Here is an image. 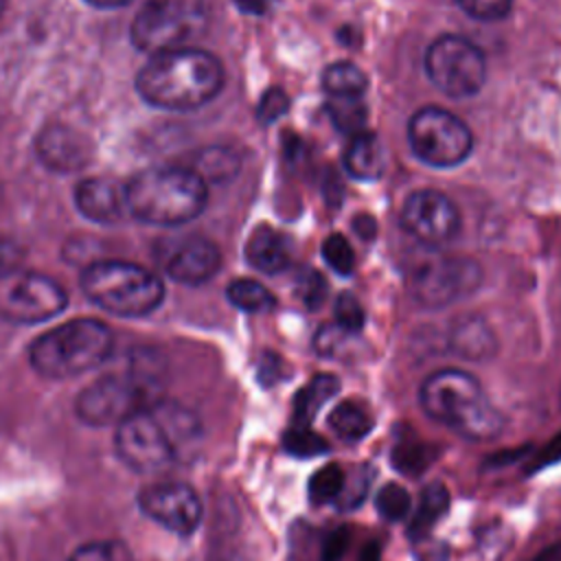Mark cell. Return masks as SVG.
I'll list each match as a JSON object with an SVG mask.
<instances>
[{
	"label": "cell",
	"instance_id": "cell-28",
	"mask_svg": "<svg viewBox=\"0 0 561 561\" xmlns=\"http://www.w3.org/2000/svg\"><path fill=\"white\" fill-rule=\"evenodd\" d=\"M344 480H346V473L337 462H327L324 467H320L307 484V493H309L311 504L335 502L342 493Z\"/></svg>",
	"mask_w": 561,
	"mask_h": 561
},
{
	"label": "cell",
	"instance_id": "cell-26",
	"mask_svg": "<svg viewBox=\"0 0 561 561\" xmlns=\"http://www.w3.org/2000/svg\"><path fill=\"white\" fill-rule=\"evenodd\" d=\"M226 296L237 309L248 311V313H263V311H270L276 305L274 296L261 283H256L254 278H234V280H230V285L226 289Z\"/></svg>",
	"mask_w": 561,
	"mask_h": 561
},
{
	"label": "cell",
	"instance_id": "cell-44",
	"mask_svg": "<svg viewBox=\"0 0 561 561\" xmlns=\"http://www.w3.org/2000/svg\"><path fill=\"white\" fill-rule=\"evenodd\" d=\"M234 4H237L243 13L261 15V13H265V11H267L270 0H234Z\"/></svg>",
	"mask_w": 561,
	"mask_h": 561
},
{
	"label": "cell",
	"instance_id": "cell-48",
	"mask_svg": "<svg viewBox=\"0 0 561 561\" xmlns=\"http://www.w3.org/2000/svg\"><path fill=\"white\" fill-rule=\"evenodd\" d=\"M85 2H90L92 7H99V9H116V7H123L131 0H85Z\"/></svg>",
	"mask_w": 561,
	"mask_h": 561
},
{
	"label": "cell",
	"instance_id": "cell-2",
	"mask_svg": "<svg viewBox=\"0 0 561 561\" xmlns=\"http://www.w3.org/2000/svg\"><path fill=\"white\" fill-rule=\"evenodd\" d=\"M224 85L221 61L191 46L169 48L151 55L136 77V90L160 110H195L213 101Z\"/></svg>",
	"mask_w": 561,
	"mask_h": 561
},
{
	"label": "cell",
	"instance_id": "cell-13",
	"mask_svg": "<svg viewBox=\"0 0 561 561\" xmlns=\"http://www.w3.org/2000/svg\"><path fill=\"white\" fill-rule=\"evenodd\" d=\"M136 502L142 515L182 537L195 533L204 515V506L195 489L178 480H160L142 486Z\"/></svg>",
	"mask_w": 561,
	"mask_h": 561
},
{
	"label": "cell",
	"instance_id": "cell-14",
	"mask_svg": "<svg viewBox=\"0 0 561 561\" xmlns=\"http://www.w3.org/2000/svg\"><path fill=\"white\" fill-rule=\"evenodd\" d=\"M401 226L425 245H443L456 237L460 213L440 191L423 188L408 195L401 208Z\"/></svg>",
	"mask_w": 561,
	"mask_h": 561
},
{
	"label": "cell",
	"instance_id": "cell-21",
	"mask_svg": "<svg viewBox=\"0 0 561 561\" xmlns=\"http://www.w3.org/2000/svg\"><path fill=\"white\" fill-rule=\"evenodd\" d=\"M344 169L355 180H377L383 171V149L379 138L370 131L351 136L344 151Z\"/></svg>",
	"mask_w": 561,
	"mask_h": 561
},
{
	"label": "cell",
	"instance_id": "cell-37",
	"mask_svg": "<svg viewBox=\"0 0 561 561\" xmlns=\"http://www.w3.org/2000/svg\"><path fill=\"white\" fill-rule=\"evenodd\" d=\"M456 4L476 20L493 22L502 20L511 11L513 0H456Z\"/></svg>",
	"mask_w": 561,
	"mask_h": 561
},
{
	"label": "cell",
	"instance_id": "cell-23",
	"mask_svg": "<svg viewBox=\"0 0 561 561\" xmlns=\"http://www.w3.org/2000/svg\"><path fill=\"white\" fill-rule=\"evenodd\" d=\"M449 508V493L440 482H432L421 491L419 504L414 508V515L408 526V537L410 541L421 539L430 535L432 526L447 513Z\"/></svg>",
	"mask_w": 561,
	"mask_h": 561
},
{
	"label": "cell",
	"instance_id": "cell-35",
	"mask_svg": "<svg viewBox=\"0 0 561 561\" xmlns=\"http://www.w3.org/2000/svg\"><path fill=\"white\" fill-rule=\"evenodd\" d=\"M333 316H335V324L344 331V333H357L364 327V307L359 305V300L353 294H340L333 307Z\"/></svg>",
	"mask_w": 561,
	"mask_h": 561
},
{
	"label": "cell",
	"instance_id": "cell-5",
	"mask_svg": "<svg viewBox=\"0 0 561 561\" xmlns=\"http://www.w3.org/2000/svg\"><path fill=\"white\" fill-rule=\"evenodd\" d=\"M114 348L107 324L77 318L42 333L28 348V362L44 379H70L101 366Z\"/></svg>",
	"mask_w": 561,
	"mask_h": 561
},
{
	"label": "cell",
	"instance_id": "cell-6",
	"mask_svg": "<svg viewBox=\"0 0 561 561\" xmlns=\"http://www.w3.org/2000/svg\"><path fill=\"white\" fill-rule=\"evenodd\" d=\"M83 294L123 318H140L156 311L164 298L162 280L142 265L129 261H96L81 274Z\"/></svg>",
	"mask_w": 561,
	"mask_h": 561
},
{
	"label": "cell",
	"instance_id": "cell-8",
	"mask_svg": "<svg viewBox=\"0 0 561 561\" xmlns=\"http://www.w3.org/2000/svg\"><path fill=\"white\" fill-rule=\"evenodd\" d=\"M206 24V0H145L131 22V44L149 55L180 48Z\"/></svg>",
	"mask_w": 561,
	"mask_h": 561
},
{
	"label": "cell",
	"instance_id": "cell-1",
	"mask_svg": "<svg viewBox=\"0 0 561 561\" xmlns=\"http://www.w3.org/2000/svg\"><path fill=\"white\" fill-rule=\"evenodd\" d=\"M197 438L199 421L193 412L180 403L158 399L116 425L114 449L118 460L136 473H162Z\"/></svg>",
	"mask_w": 561,
	"mask_h": 561
},
{
	"label": "cell",
	"instance_id": "cell-49",
	"mask_svg": "<svg viewBox=\"0 0 561 561\" xmlns=\"http://www.w3.org/2000/svg\"><path fill=\"white\" fill-rule=\"evenodd\" d=\"M4 2H7V0H0V13H2V9H4Z\"/></svg>",
	"mask_w": 561,
	"mask_h": 561
},
{
	"label": "cell",
	"instance_id": "cell-36",
	"mask_svg": "<svg viewBox=\"0 0 561 561\" xmlns=\"http://www.w3.org/2000/svg\"><path fill=\"white\" fill-rule=\"evenodd\" d=\"M296 296L307 309H318L327 296V283L316 270H302L296 278Z\"/></svg>",
	"mask_w": 561,
	"mask_h": 561
},
{
	"label": "cell",
	"instance_id": "cell-7",
	"mask_svg": "<svg viewBox=\"0 0 561 561\" xmlns=\"http://www.w3.org/2000/svg\"><path fill=\"white\" fill-rule=\"evenodd\" d=\"M160 397L158 375L153 370L129 368L110 373L83 388L75 399V414L92 427L118 425L129 414L156 403Z\"/></svg>",
	"mask_w": 561,
	"mask_h": 561
},
{
	"label": "cell",
	"instance_id": "cell-16",
	"mask_svg": "<svg viewBox=\"0 0 561 561\" xmlns=\"http://www.w3.org/2000/svg\"><path fill=\"white\" fill-rule=\"evenodd\" d=\"M39 160L53 171H77L90 160V142L75 129L48 125L35 140Z\"/></svg>",
	"mask_w": 561,
	"mask_h": 561
},
{
	"label": "cell",
	"instance_id": "cell-33",
	"mask_svg": "<svg viewBox=\"0 0 561 561\" xmlns=\"http://www.w3.org/2000/svg\"><path fill=\"white\" fill-rule=\"evenodd\" d=\"M322 259L335 274H351L355 267V250L351 241L337 232L329 234L322 243Z\"/></svg>",
	"mask_w": 561,
	"mask_h": 561
},
{
	"label": "cell",
	"instance_id": "cell-32",
	"mask_svg": "<svg viewBox=\"0 0 561 561\" xmlns=\"http://www.w3.org/2000/svg\"><path fill=\"white\" fill-rule=\"evenodd\" d=\"M375 508L377 513L388 519V522H399L408 515L410 511V495L401 484L388 482L377 491L375 497Z\"/></svg>",
	"mask_w": 561,
	"mask_h": 561
},
{
	"label": "cell",
	"instance_id": "cell-40",
	"mask_svg": "<svg viewBox=\"0 0 561 561\" xmlns=\"http://www.w3.org/2000/svg\"><path fill=\"white\" fill-rule=\"evenodd\" d=\"M561 460V432H557L530 460V465L526 467V473H535V471H541L550 465H557Z\"/></svg>",
	"mask_w": 561,
	"mask_h": 561
},
{
	"label": "cell",
	"instance_id": "cell-3",
	"mask_svg": "<svg viewBox=\"0 0 561 561\" xmlns=\"http://www.w3.org/2000/svg\"><path fill=\"white\" fill-rule=\"evenodd\" d=\"M427 416L469 440H491L504 430V416L493 408L480 381L465 370L432 373L419 392Z\"/></svg>",
	"mask_w": 561,
	"mask_h": 561
},
{
	"label": "cell",
	"instance_id": "cell-19",
	"mask_svg": "<svg viewBox=\"0 0 561 561\" xmlns=\"http://www.w3.org/2000/svg\"><path fill=\"white\" fill-rule=\"evenodd\" d=\"M436 458V449L425 443L414 430L399 425L394 432V443L390 449V465L408 478L421 476Z\"/></svg>",
	"mask_w": 561,
	"mask_h": 561
},
{
	"label": "cell",
	"instance_id": "cell-12",
	"mask_svg": "<svg viewBox=\"0 0 561 561\" xmlns=\"http://www.w3.org/2000/svg\"><path fill=\"white\" fill-rule=\"evenodd\" d=\"M480 283V267L465 256L436 254L423 259L410 278V291L425 307L449 305Z\"/></svg>",
	"mask_w": 561,
	"mask_h": 561
},
{
	"label": "cell",
	"instance_id": "cell-25",
	"mask_svg": "<svg viewBox=\"0 0 561 561\" xmlns=\"http://www.w3.org/2000/svg\"><path fill=\"white\" fill-rule=\"evenodd\" d=\"M322 88L329 96H362L368 88V81L355 64L335 61L324 68Z\"/></svg>",
	"mask_w": 561,
	"mask_h": 561
},
{
	"label": "cell",
	"instance_id": "cell-17",
	"mask_svg": "<svg viewBox=\"0 0 561 561\" xmlns=\"http://www.w3.org/2000/svg\"><path fill=\"white\" fill-rule=\"evenodd\" d=\"M79 213L96 224H114L125 210V188L110 178H88L75 188Z\"/></svg>",
	"mask_w": 561,
	"mask_h": 561
},
{
	"label": "cell",
	"instance_id": "cell-41",
	"mask_svg": "<svg viewBox=\"0 0 561 561\" xmlns=\"http://www.w3.org/2000/svg\"><path fill=\"white\" fill-rule=\"evenodd\" d=\"M256 377L261 381L263 388H270L274 383H278L285 377V364L276 353H263V357L259 359V368H256Z\"/></svg>",
	"mask_w": 561,
	"mask_h": 561
},
{
	"label": "cell",
	"instance_id": "cell-34",
	"mask_svg": "<svg viewBox=\"0 0 561 561\" xmlns=\"http://www.w3.org/2000/svg\"><path fill=\"white\" fill-rule=\"evenodd\" d=\"M370 482H373V469L368 465L357 467L355 473L344 480V486H342L340 497L335 500V506L340 511L357 508L364 502V497H366V493L370 489Z\"/></svg>",
	"mask_w": 561,
	"mask_h": 561
},
{
	"label": "cell",
	"instance_id": "cell-29",
	"mask_svg": "<svg viewBox=\"0 0 561 561\" xmlns=\"http://www.w3.org/2000/svg\"><path fill=\"white\" fill-rule=\"evenodd\" d=\"M191 169H195L204 178L206 184H208V180L224 182V180H230L237 173L239 160L232 151L221 149V147H213V149H206L204 153H199L197 167H191Z\"/></svg>",
	"mask_w": 561,
	"mask_h": 561
},
{
	"label": "cell",
	"instance_id": "cell-38",
	"mask_svg": "<svg viewBox=\"0 0 561 561\" xmlns=\"http://www.w3.org/2000/svg\"><path fill=\"white\" fill-rule=\"evenodd\" d=\"M351 543V528L348 526H335L324 533L320 541V561H342Z\"/></svg>",
	"mask_w": 561,
	"mask_h": 561
},
{
	"label": "cell",
	"instance_id": "cell-11",
	"mask_svg": "<svg viewBox=\"0 0 561 561\" xmlns=\"http://www.w3.org/2000/svg\"><path fill=\"white\" fill-rule=\"evenodd\" d=\"M68 302L64 287L37 272L0 274V318L13 324H37L61 313Z\"/></svg>",
	"mask_w": 561,
	"mask_h": 561
},
{
	"label": "cell",
	"instance_id": "cell-18",
	"mask_svg": "<svg viewBox=\"0 0 561 561\" xmlns=\"http://www.w3.org/2000/svg\"><path fill=\"white\" fill-rule=\"evenodd\" d=\"M245 259L254 270L263 274H278L289 263V248L278 230L259 226L245 243Z\"/></svg>",
	"mask_w": 561,
	"mask_h": 561
},
{
	"label": "cell",
	"instance_id": "cell-10",
	"mask_svg": "<svg viewBox=\"0 0 561 561\" xmlns=\"http://www.w3.org/2000/svg\"><path fill=\"white\" fill-rule=\"evenodd\" d=\"M430 81L451 99H467L484 83V57L476 44L460 35L436 37L425 53Z\"/></svg>",
	"mask_w": 561,
	"mask_h": 561
},
{
	"label": "cell",
	"instance_id": "cell-22",
	"mask_svg": "<svg viewBox=\"0 0 561 561\" xmlns=\"http://www.w3.org/2000/svg\"><path fill=\"white\" fill-rule=\"evenodd\" d=\"M340 388V381L335 375L318 373L313 375L294 397V425L309 427L316 414L320 412L322 403L329 401Z\"/></svg>",
	"mask_w": 561,
	"mask_h": 561
},
{
	"label": "cell",
	"instance_id": "cell-46",
	"mask_svg": "<svg viewBox=\"0 0 561 561\" xmlns=\"http://www.w3.org/2000/svg\"><path fill=\"white\" fill-rule=\"evenodd\" d=\"M381 559V546L379 541H368L362 552H359V561H379Z\"/></svg>",
	"mask_w": 561,
	"mask_h": 561
},
{
	"label": "cell",
	"instance_id": "cell-47",
	"mask_svg": "<svg viewBox=\"0 0 561 561\" xmlns=\"http://www.w3.org/2000/svg\"><path fill=\"white\" fill-rule=\"evenodd\" d=\"M533 561H561V541L543 548Z\"/></svg>",
	"mask_w": 561,
	"mask_h": 561
},
{
	"label": "cell",
	"instance_id": "cell-42",
	"mask_svg": "<svg viewBox=\"0 0 561 561\" xmlns=\"http://www.w3.org/2000/svg\"><path fill=\"white\" fill-rule=\"evenodd\" d=\"M412 548H414V557L419 561H447V557H449L447 546L440 539H432L430 535L414 539Z\"/></svg>",
	"mask_w": 561,
	"mask_h": 561
},
{
	"label": "cell",
	"instance_id": "cell-31",
	"mask_svg": "<svg viewBox=\"0 0 561 561\" xmlns=\"http://www.w3.org/2000/svg\"><path fill=\"white\" fill-rule=\"evenodd\" d=\"M283 449L296 458H313L329 451V443L311 427L294 425L283 434Z\"/></svg>",
	"mask_w": 561,
	"mask_h": 561
},
{
	"label": "cell",
	"instance_id": "cell-4",
	"mask_svg": "<svg viewBox=\"0 0 561 561\" xmlns=\"http://www.w3.org/2000/svg\"><path fill=\"white\" fill-rule=\"evenodd\" d=\"M125 210L156 226H180L197 217L208 199L204 178L191 167H153L125 186Z\"/></svg>",
	"mask_w": 561,
	"mask_h": 561
},
{
	"label": "cell",
	"instance_id": "cell-45",
	"mask_svg": "<svg viewBox=\"0 0 561 561\" xmlns=\"http://www.w3.org/2000/svg\"><path fill=\"white\" fill-rule=\"evenodd\" d=\"M353 228L359 232V237H364V239H373V234H375V230H377V226H375V221L370 219V217H366V215H357L355 217V221H353Z\"/></svg>",
	"mask_w": 561,
	"mask_h": 561
},
{
	"label": "cell",
	"instance_id": "cell-27",
	"mask_svg": "<svg viewBox=\"0 0 561 561\" xmlns=\"http://www.w3.org/2000/svg\"><path fill=\"white\" fill-rule=\"evenodd\" d=\"M327 112L340 131L351 136L366 131L364 125L368 116H366V105L362 96H329Z\"/></svg>",
	"mask_w": 561,
	"mask_h": 561
},
{
	"label": "cell",
	"instance_id": "cell-15",
	"mask_svg": "<svg viewBox=\"0 0 561 561\" xmlns=\"http://www.w3.org/2000/svg\"><path fill=\"white\" fill-rule=\"evenodd\" d=\"M221 265L219 248L204 237L184 239L169 256L167 272L184 285H202L215 276Z\"/></svg>",
	"mask_w": 561,
	"mask_h": 561
},
{
	"label": "cell",
	"instance_id": "cell-20",
	"mask_svg": "<svg viewBox=\"0 0 561 561\" xmlns=\"http://www.w3.org/2000/svg\"><path fill=\"white\" fill-rule=\"evenodd\" d=\"M449 346L456 355L471 359V362H482L495 355L497 342L493 337V331L478 318H465L460 320L449 335Z\"/></svg>",
	"mask_w": 561,
	"mask_h": 561
},
{
	"label": "cell",
	"instance_id": "cell-9",
	"mask_svg": "<svg viewBox=\"0 0 561 561\" xmlns=\"http://www.w3.org/2000/svg\"><path fill=\"white\" fill-rule=\"evenodd\" d=\"M408 142L421 162L436 169H449L471 153L473 136L456 114L438 105H427L412 114L408 123Z\"/></svg>",
	"mask_w": 561,
	"mask_h": 561
},
{
	"label": "cell",
	"instance_id": "cell-24",
	"mask_svg": "<svg viewBox=\"0 0 561 561\" xmlns=\"http://www.w3.org/2000/svg\"><path fill=\"white\" fill-rule=\"evenodd\" d=\"M329 425L344 440H362L373 430V414L362 403L344 401L331 410Z\"/></svg>",
	"mask_w": 561,
	"mask_h": 561
},
{
	"label": "cell",
	"instance_id": "cell-30",
	"mask_svg": "<svg viewBox=\"0 0 561 561\" xmlns=\"http://www.w3.org/2000/svg\"><path fill=\"white\" fill-rule=\"evenodd\" d=\"M68 561H134V557L125 541L99 539L77 546L70 552Z\"/></svg>",
	"mask_w": 561,
	"mask_h": 561
},
{
	"label": "cell",
	"instance_id": "cell-39",
	"mask_svg": "<svg viewBox=\"0 0 561 561\" xmlns=\"http://www.w3.org/2000/svg\"><path fill=\"white\" fill-rule=\"evenodd\" d=\"M287 107H289V96L285 94V90L270 88V90H265V94L259 101L256 116L261 123H274L287 112Z\"/></svg>",
	"mask_w": 561,
	"mask_h": 561
},
{
	"label": "cell",
	"instance_id": "cell-43",
	"mask_svg": "<svg viewBox=\"0 0 561 561\" xmlns=\"http://www.w3.org/2000/svg\"><path fill=\"white\" fill-rule=\"evenodd\" d=\"M344 335H348V333H344L337 324H327V327H322V329L318 331V335H316V342H313L318 355H333V351L342 344Z\"/></svg>",
	"mask_w": 561,
	"mask_h": 561
}]
</instances>
